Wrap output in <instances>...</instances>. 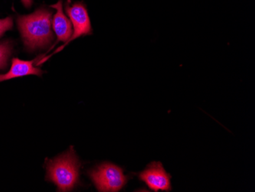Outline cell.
I'll return each mask as SVG.
<instances>
[{
  "mask_svg": "<svg viewBox=\"0 0 255 192\" xmlns=\"http://www.w3.org/2000/svg\"><path fill=\"white\" fill-rule=\"evenodd\" d=\"M52 12L39 8L31 15L18 18V25L25 46L30 50L44 48L53 40Z\"/></svg>",
  "mask_w": 255,
  "mask_h": 192,
  "instance_id": "obj_1",
  "label": "cell"
},
{
  "mask_svg": "<svg viewBox=\"0 0 255 192\" xmlns=\"http://www.w3.org/2000/svg\"><path fill=\"white\" fill-rule=\"evenodd\" d=\"M80 164L71 149L47 163V179L57 186L59 192H70L77 184L80 177Z\"/></svg>",
  "mask_w": 255,
  "mask_h": 192,
  "instance_id": "obj_2",
  "label": "cell"
},
{
  "mask_svg": "<svg viewBox=\"0 0 255 192\" xmlns=\"http://www.w3.org/2000/svg\"><path fill=\"white\" fill-rule=\"evenodd\" d=\"M90 176L99 192H120L128 182L123 169L110 163H103L93 169Z\"/></svg>",
  "mask_w": 255,
  "mask_h": 192,
  "instance_id": "obj_3",
  "label": "cell"
},
{
  "mask_svg": "<svg viewBox=\"0 0 255 192\" xmlns=\"http://www.w3.org/2000/svg\"><path fill=\"white\" fill-rule=\"evenodd\" d=\"M65 9L67 15L70 17V20H71L73 26H74V30L72 36L67 42L64 43L63 45H61L56 51H54L52 54H50L49 56H47L44 59L41 60L37 64L38 65L42 64L46 61H48L51 56L64 49V47L67 46L69 43L74 41L76 38L93 34V28H92L91 21H90L88 10H87V5L84 2H77L71 5H70V1H68L66 3Z\"/></svg>",
  "mask_w": 255,
  "mask_h": 192,
  "instance_id": "obj_4",
  "label": "cell"
},
{
  "mask_svg": "<svg viewBox=\"0 0 255 192\" xmlns=\"http://www.w3.org/2000/svg\"><path fill=\"white\" fill-rule=\"evenodd\" d=\"M139 179L154 192H170L172 190L171 176L167 173L160 162H153L139 173Z\"/></svg>",
  "mask_w": 255,
  "mask_h": 192,
  "instance_id": "obj_5",
  "label": "cell"
},
{
  "mask_svg": "<svg viewBox=\"0 0 255 192\" xmlns=\"http://www.w3.org/2000/svg\"><path fill=\"white\" fill-rule=\"evenodd\" d=\"M51 7L57 10L52 21L53 28L57 37L54 45L60 41L67 42L72 36V23L63 12L62 1L59 0L57 3L51 5Z\"/></svg>",
  "mask_w": 255,
  "mask_h": 192,
  "instance_id": "obj_6",
  "label": "cell"
},
{
  "mask_svg": "<svg viewBox=\"0 0 255 192\" xmlns=\"http://www.w3.org/2000/svg\"><path fill=\"white\" fill-rule=\"evenodd\" d=\"M34 61H21L18 58H14L11 63L9 71L5 74H0V82L10 79L16 78L26 75L41 76L42 71L33 66Z\"/></svg>",
  "mask_w": 255,
  "mask_h": 192,
  "instance_id": "obj_7",
  "label": "cell"
},
{
  "mask_svg": "<svg viewBox=\"0 0 255 192\" xmlns=\"http://www.w3.org/2000/svg\"><path fill=\"white\" fill-rule=\"evenodd\" d=\"M11 53V47L8 43H0V69L6 67L7 61Z\"/></svg>",
  "mask_w": 255,
  "mask_h": 192,
  "instance_id": "obj_8",
  "label": "cell"
},
{
  "mask_svg": "<svg viewBox=\"0 0 255 192\" xmlns=\"http://www.w3.org/2000/svg\"><path fill=\"white\" fill-rule=\"evenodd\" d=\"M13 27V21L11 17L0 19V37L3 35L5 31L11 29Z\"/></svg>",
  "mask_w": 255,
  "mask_h": 192,
  "instance_id": "obj_9",
  "label": "cell"
},
{
  "mask_svg": "<svg viewBox=\"0 0 255 192\" xmlns=\"http://www.w3.org/2000/svg\"><path fill=\"white\" fill-rule=\"evenodd\" d=\"M23 5H25L27 8H29L32 5V0H21Z\"/></svg>",
  "mask_w": 255,
  "mask_h": 192,
  "instance_id": "obj_10",
  "label": "cell"
}]
</instances>
